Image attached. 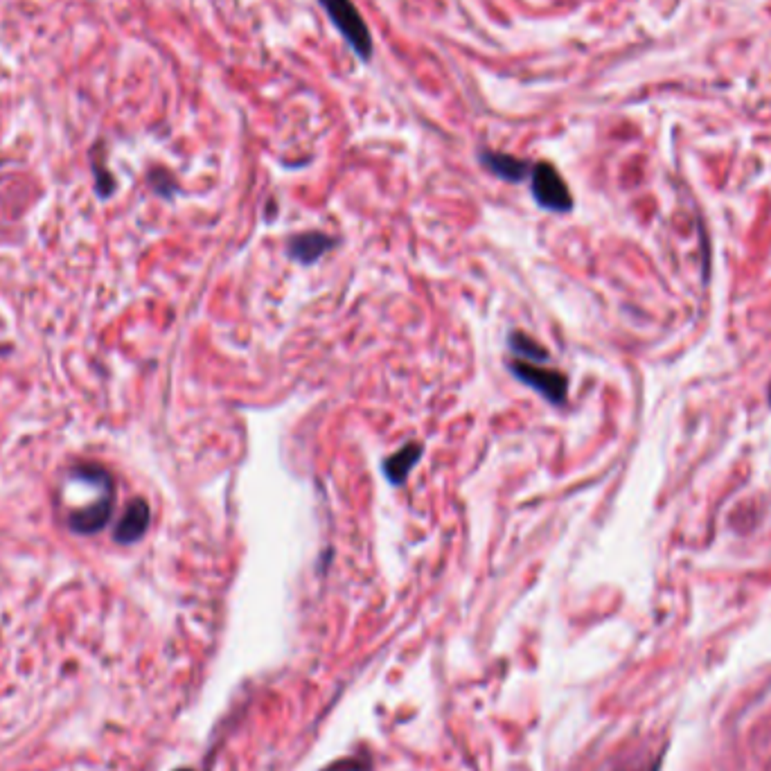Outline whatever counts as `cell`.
Listing matches in <instances>:
<instances>
[{
  "instance_id": "11",
  "label": "cell",
  "mask_w": 771,
  "mask_h": 771,
  "mask_svg": "<svg viewBox=\"0 0 771 771\" xmlns=\"http://www.w3.org/2000/svg\"><path fill=\"white\" fill-rule=\"evenodd\" d=\"M334 771H357V769H352V767H345V769H334Z\"/></svg>"
},
{
  "instance_id": "9",
  "label": "cell",
  "mask_w": 771,
  "mask_h": 771,
  "mask_svg": "<svg viewBox=\"0 0 771 771\" xmlns=\"http://www.w3.org/2000/svg\"><path fill=\"white\" fill-rule=\"evenodd\" d=\"M508 345L514 354L524 357V361H530V363H546L548 361V352L535 339H530V336H526V334L512 332L510 339H508Z\"/></svg>"
},
{
  "instance_id": "3",
  "label": "cell",
  "mask_w": 771,
  "mask_h": 771,
  "mask_svg": "<svg viewBox=\"0 0 771 771\" xmlns=\"http://www.w3.org/2000/svg\"><path fill=\"white\" fill-rule=\"evenodd\" d=\"M510 372L519 381H524L526 386L533 388V391L546 397L548 402H553L557 406L564 404L566 391H569V381H566L562 372L551 370V368H542L539 363H530V361L510 363Z\"/></svg>"
},
{
  "instance_id": "5",
  "label": "cell",
  "mask_w": 771,
  "mask_h": 771,
  "mask_svg": "<svg viewBox=\"0 0 771 771\" xmlns=\"http://www.w3.org/2000/svg\"><path fill=\"white\" fill-rule=\"evenodd\" d=\"M149 521H152L149 503L145 499H134L127 505V510H124L118 526H115L113 539L118 544H136L138 539H143V535L147 533Z\"/></svg>"
},
{
  "instance_id": "4",
  "label": "cell",
  "mask_w": 771,
  "mask_h": 771,
  "mask_svg": "<svg viewBox=\"0 0 771 771\" xmlns=\"http://www.w3.org/2000/svg\"><path fill=\"white\" fill-rule=\"evenodd\" d=\"M115 505V492L100 496V499L82 505V508L68 514V526L77 535H97L109 524Z\"/></svg>"
},
{
  "instance_id": "7",
  "label": "cell",
  "mask_w": 771,
  "mask_h": 771,
  "mask_svg": "<svg viewBox=\"0 0 771 771\" xmlns=\"http://www.w3.org/2000/svg\"><path fill=\"white\" fill-rule=\"evenodd\" d=\"M332 248V239L323 233H305L289 242V255L300 264H312Z\"/></svg>"
},
{
  "instance_id": "10",
  "label": "cell",
  "mask_w": 771,
  "mask_h": 771,
  "mask_svg": "<svg viewBox=\"0 0 771 771\" xmlns=\"http://www.w3.org/2000/svg\"><path fill=\"white\" fill-rule=\"evenodd\" d=\"M659 767H661V762L657 760V762H654V765H652L650 769H645V771H659Z\"/></svg>"
},
{
  "instance_id": "6",
  "label": "cell",
  "mask_w": 771,
  "mask_h": 771,
  "mask_svg": "<svg viewBox=\"0 0 771 771\" xmlns=\"http://www.w3.org/2000/svg\"><path fill=\"white\" fill-rule=\"evenodd\" d=\"M481 163L492 174L499 176V179L510 181V183L526 181L530 172H533V165H530L528 161H521V158H514L510 154H501V152H483Z\"/></svg>"
},
{
  "instance_id": "1",
  "label": "cell",
  "mask_w": 771,
  "mask_h": 771,
  "mask_svg": "<svg viewBox=\"0 0 771 771\" xmlns=\"http://www.w3.org/2000/svg\"><path fill=\"white\" fill-rule=\"evenodd\" d=\"M323 10L336 25V30L343 34V39L350 43L357 55L368 61L372 57V37L366 21L361 19L357 5L352 0H321Z\"/></svg>"
},
{
  "instance_id": "2",
  "label": "cell",
  "mask_w": 771,
  "mask_h": 771,
  "mask_svg": "<svg viewBox=\"0 0 771 771\" xmlns=\"http://www.w3.org/2000/svg\"><path fill=\"white\" fill-rule=\"evenodd\" d=\"M530 183H533V197L542 208L553 212H569L573 208L569 185L564 183L562 174L551 163L533 165Z\"/></svg>"
},
{
  "instance_id": "13",
  "label": "cell",
  "mask_w": 771,
  "mask_h": 771,
  "mask_svg": "<svg viewBox=\"0 0 771 771\" xmlns=\"http://www.w3.org/2000/svg\"><path fill=\"white\" fill-rule=\"evenodd\" d=\"M174 771H192V769H174Z\"/></svg>"
},
{
  "instance_id": "12",
  "label": "cell",
  "mask_w": 771,
  "mask_h": 771,
  "mask_svg": "<svg viewBox=\"0 0 771 771\" xmlns=\"http://www.w3.org/2000/svg\"><path fill=\"white\" fill-rule=\"evenodd\" d=\"M767 400H769V406H771V384H769V395H767Z\"/></svg>"
},
{
  "instance_id": "8",
  "label": "cell",
  "mask_w": 771,
  "mask_h": 771,
  "mask_svg": "<svg viewBox=\"0 0 771 771\" xmlns=\"http://www.w3.org/2000/svg\"><path fill=\"white\" fill-rule=\"evenodd\" d=\"M420 456H422V445H418V442H411V445H406L397 451V454H393L384 463V474L388 481L393 485H402L406 481V476L411 474V469L418 465Z\"/></svg>"
}]
</instances>
